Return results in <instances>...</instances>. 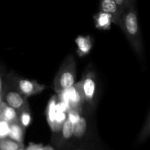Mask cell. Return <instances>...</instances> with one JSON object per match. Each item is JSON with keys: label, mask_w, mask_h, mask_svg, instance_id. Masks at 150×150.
Masks as SVG:
<instances>
[{"label": "cell", "mask_w": 150, "mask_h": 150, "mask_svg": "<svg viewBox=\"0 0 150 150\" xmlns=\"http://www.w3.org/2000/svg\"><path fill=\"white\" fill-rule=\"evenodd\" d=\"M25 129L18 122H13L10 124V130L8 138L12 140L18 142V143L23 144V136H24Z\"/></svg>", "instance_id": "12"}, {"label": "cell", "mask_w": 150, "mask_h": 150, "mask_svg": "<svg viewBox=\"0 0 150 150\" xmlns=\"http://www.w3.org/2000/svg\"><path fill=\"white\" fill-rule=\"evenodd\" d=\"M100 11L108 13L112 17L113 23L121 27L122 24V14L120 13L117 3L114 0H100Z\"/></svg>", "instance_id": "6"}, {"label": "cell", "mask_w": 150, "mask_h": 150, "mask_svg": "<svg viewBox=\"0 0 150 150\" xmlns=\"http://www.w3.org/2000/svg\"><path fill=\"white\" fill-rule=\"evenodd\" d=\"M149 112H150V111H149Z\"/></svg>", "instance_id": "23"}, {"label": "cell", "mask_w": 150, "mask_h": 150, "mask_svg": "<svg viewBox=\"0 0 150 150\" xmlns=\"http://www.w3.org/2000/svg\"><path fill=\"white\" fill-rule=\"evenodd\" d=\"M2 88H3V83H2V77L0 75V92H2Z\"/></svg>", "instance_id": "19"}, {"label": "cell", "mask_w": 150, "mask_h": 150, "mask_svg": "<svg viewBox=\"0 0 150 150\" xmlns=\"http://www.w3.org/2000/svg\"><path fill=\"white\" fill-rule=\"evenodd\" d=\"M121 29L139 59L144 58V46L137 13L134 6L126 10L122 17Z\"/></svg>", "instance_id": "1"}, {"label": "cell", "mask_w": 150, "mask_h": 150, "mask_svg": "<svg viewBox=\"0 0 150 150\" xmlns=\"http://www.w3.org/2000/svg\"><path fill=\"white\" fill-rule=\"evenodd\" d=\"M90 67V66H89ZM88 67L83 73L81 86L85 100V107L93 110L95 105L97 94L96 73L92 67Z\"/></svg>", "instance_id": "3"}, {"label": "cell", "mask_w": 150, "mask_h": 150, "mask_svg": "<svg viewBox=\"0 0 150 150\" xmlns=\"http://www.w3.org/2000/svg\"><path fill=\"white\" fill-rule=\"evenodd\" d=\"M95 24L97 29L101 30H108L111 29L112 21V17L108 13L100 11L94 17Z\"/></svg>", "instance_id": "10"}, {"label": "cell", "mask_w": 150, "mask_h": 150, "mask_svg": "<svg viewBox=\"0 0 150 150\" xmlns=\"http://www.w3.org/2000/svg\"><path fill=\"white\" fill-rule=\"evenodd\" d=\"M18 150H26L24 149V148H23V146H22V147H21L20 149H18Z\"/></svg>", "instance_id": "22"}, {"label": "cell", "mask_w": 150, "mask_h": 150, "mask_svg": "<svg viewBox=\"0 0 150 150\" xmlns=\"http://www.w3.org/2000/svg\"><path fill=\"white\" fill-rule=\"evenodd\" d=\"M57 114V98L56 96H53L50 99L46 108V120L52 131H54L55 128Z\"/></svg>", "instance_id": "9"}, {"label": "cell", "mask_w": 150, "mask_h": 150, "mask_svg": "<svg viewBox=\"0 0 150 150\" xmlns=\"http://www.w3.org/2000/svg\"><path fill=\"white\" fill-rule=\"evenodd\" d=\"M32 122V114H31L30 108H26L21 111H18V122L21 125L26 129L30 125Z\"/></svg>", "instance_id": "13"}, {"label": "cell", "mask_w": 150, "mask_h": 150, "mask_svg": "<svg viewBox=\"0 0 150 150\" xmlns=\"http://www.w3.org/2000/svg\"><path fill=\"white\" fill-rule=\"evenodd\" d=\"M26 150H45V147H43L41 144H30V145L26 148Z\"/></svg>", "instance_id": "18"}, {"label": "cell", "mask_w": 150, "mask_h": 150, "mask_svg": "<svg viewBox=\"0 0 150 150\" xmlns=\"http://www.w3.org/2000/svg\"><path fill=\"white\" fill-rule=\"evenodd\" d=\"M22 146L23 144L18 143L10 138L0 139V150H18Z\"/></svg>", "instance_id": "14"}, {"label": "cell", "mask_w": 150, "mask_h": 150, "mask_svg": "<svg viewBox=\"0 0 150 150\" xmlns=\"http://www.w3.org/2000/svg\"><path fill=\"white\" fill-rule=\"evenodd\" d=\"M2 92H0V104L1 103V102H2Z\"/></svg>", "instance_id": "20"}, {"label": "cell", "mask_w": 150, "mask_h": 150, "mask_svg": "<svg viewBox=\"0 0 150 150\" xmlns=\"http://www.w3.org/2000/svg\"><path fill=\"white\" fill-rule=\"evenodd\" d=\"M114 1L117 3V6H118V8L120 10V13L122 14V16H123L125 12L126 11L125 0H114Z\"/></svg>", "instance_id": "17"}, {"label": "cell", "mask_w": 150, "mask_h": 150, "mask_svg": "<svg viewBox=\"0 0 150 150\" xmlns=\"http://www.w3.org/2000/svg\"><path fill=\"white\" fill-rule=\"evenodd\" d=\"M75 42L77 45V54L80 57L87 55L92 48L93 42L90 36L79 35L76 38Z\"/></svg>", "instance_id": "7"}, {"label": "cell", "mask_w": 150, "mask_h": 150, "mask_svg": "<svg viewBox=\"0 0 150 150\" xmlns=\"http://www.w3.org/2000/svg\"><path fill=\"white\" fill-rule=\"evenodd\" d=\"M10 130V123L0 120V139L8 138Z\"/></svg>", "instance_id": "16"}, {"label": "cell", "mask_w": 150, "mask_h": 150, "mask_svg": "<svg viewBox=\"0 0 150 150\" xmlns=\"http://www.w3.org/2000/svg\"><path fill=\"white\" fill-rule=\"evenodd\" d=\"M76 61L73 55H69L59 68L53 82V88L58 94L63 93L76 84Z\"/></svg>", "instance_id": "2"}, {"label": "cell", "mask_w": 150, "mask_h": 150, "mask_svg": "<svg viewBox=\"0 0 150 150\" xmlns=\"http://www.w3.org/2000/svg\"><path fill=\"white\" fill-rule=\"evenodd\" d=\"M45 150H54V149H53L51 146H45Z\"/></svg>", "instance_id": "21"}, {"label": "cell", "mask_w": 150, "mask_h": 150, "mask_svg": "<svg viewBox=\"0 0 150 150\" xmlns=\"http://www.w3.org/2000/svg\"><path fill=\"white\" fill-rule=\"evenodd\" d=\"M9 82L10 83V86H7L4 93V102L15 108L18 112L24 108H29L27 98L21 94L10 80Z\"/></svg>", "instance_id": "5"}, {"label": "cell", "mask_w": 150, "mask_h": 150, "mask_svg": "<svg viewBox=\"0 0 150 150\" xmlns=\"http://www.w3.org/2000/svg\"><path fill=\"white\" fill-rule=\"evenodd\" d=\"M0 120L8 122L10 124L17 122H18V112L2 101L0 104Z\"/></svg>", "instance_id": "8"}, {"label": "cell", "mask_w": 150, "mask_h": 150, "mask_svg": "<svg viewBox=\"0 0 150 150\" xmlns=\"http://www.w3.org/2000/svg\"><path fill=\"white\" fill-rule=\"evenodd\" d=\"M150 135V112L148 115L147 118H146V122L144 123L143 128H142V131H141L140 135H139V142H142V141L145 140L146 138Z\"/></svg>", "instance_id": "15"}, {"label": "cell", "mask_w": 150, "mask_h": 150, "mask_svg": "<svg viewBox=\"0 0 150 150\" xmlns=\"http://www.w3.org/2000/svg\"><path fill=\"white\" fill-rule=\"evenodd\" d=\"M74 126L75 124L68 118L64 121V124L62 125L61 130L59 132H58V134L60 135V139L61 141H64V142H67L69 140L73 139V132H74Z\"/></svg>", "instance_id": "11"}, {"label": "cell", "mask_w": 150, "mask_h": 150, "mask_svg": "<svg viewBox=\"0 0 150 150\" xmlns=\"http://www.w3.org/2000/svg\"><path fill=\"white\" fill-rule=\"evenodd\" d=\"M10 81L14 85L16 89L27 98L30 96L40 94L46 87L45 85L38 83L37 81L29 80L14 75L11 76Z\"/></svg>", "instance_id": "4"}]
</instances>
